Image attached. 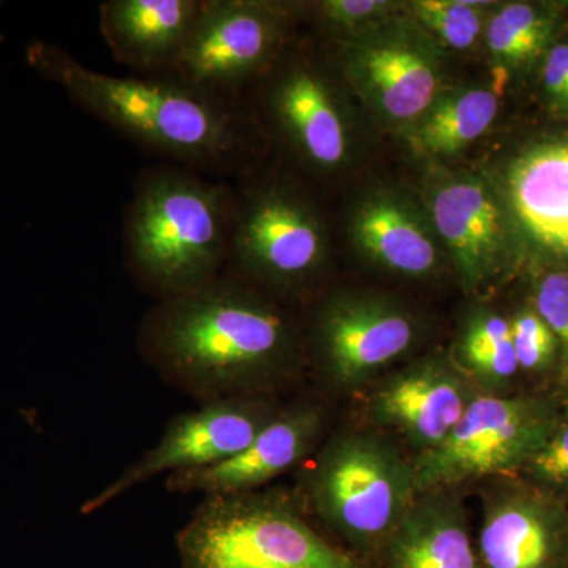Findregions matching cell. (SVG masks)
I'll use <instances>...</instances> for the list:
<instances>
[{"label":"cell","instance_id":"obj_1","mask_svg":"<svg viewBox=\"0 0 568 568\" xmlns=\"http://www.w3.org/2000/svg\"><path fill=\"white\" fill-rule=\"evenodd\" d=\"M142 361L197 405L275 395L306 372L297 308L227 274L156 302L136 332Z\"/></svg>","mask_w":568,"mask_h":568},{"label":"cell","instance_id":"obj_2","mask_svg":"<svg viewBox=\"0 0 568 568\" xmlns=\"http://www.w3.org/2000/svg\"><path fill=\"white\" fill-rule=\"evenodd\" d=\"M26 59L78 108L164 163L219 179L245 171L254 129L239 100L173 78L102 73L43 41L29 44Z\"/></svg>","mask_w":568,"mask_h":568},{"label":"cell","instance_id":"obj_3","mask_svg":"<svg viewBox=\"0 0 568 568\" xmlns=\"http://www.w3.org/2000/svg\"><path fill=\"white\" fill-rule=\"evenodd\" d=\"M234 205L224 179L164 162L142 171L123 220L125 265L138 286L160 302L219 278Z\"/></svg>","mask_w":568,"mask_h":568},{"label":"cell","instance_id":"obj_4","mask_svg":"<svg viewBox=\"0 0 568 568\" xmlns=\"http://www.w3.org/2000/svg\"><path fill=\"white\" fill-rule=\"evenodd\" d=\"M297 491L310 514L375 568L418 495L416 467L379 433L342 429L305 463Z\"/></svg>","mask_w":568,"mask_h":568},{"label":"cell","instance_id":"obj_5","mask_svg":"<svg viewBox=\"0 0 568 568\" xmlns=\"http://www.w3.org/2000/svg\"><path fill=\"white\" fill-rule=\"evenodd\" d=\"M175 545L182 568H372L313 525L297 489L204 496Z\"/></svg>","mask_w":568,"mask_h":568},{"label":"cell","instance_id":"obj_6","mask_svg":"<svg viewBox=\"0 0 568 568\" xmlns=\"http://www.w3.org/2000/svg\"><path fill=\"white\" fill-rule=\"evenodd\" d=\"M234 193L223 274L294 308L312 304L331 263L327 222L313 194L287 175H250Z\"/></svg>","mask_w":568,"mask_h":568},{"label":"cell","instance_id":"obj_7","mask_svg":"<svg viewBox=\"0 0 568 568\" xmlns=\"http://www.w3.org/2000/svg\"><path fill=\"white\" fill-rule=\"evenodd\" d=\"M302 324L306 369L336 394L376 383L422 338V325L405 304L373 291L317 295Z\"/></svg>","mask_w":568,"mask_h":568},{"label":"cell","instance_id":"obj_8","mask_svg":"<svg viewBox=\"0 0 568 568\" xmlns=\"http://www.w3.org/2000/svg\"><path fill=\"white\" fill-rule=\"evenodd\" d=\"M558 425L547 399L478 394L444 443L413 458L417 491L457 489L525 469Z\"/></svg>","mask_w":568,"mask_h":568},{"label":"cell","instance_id":"obj_9","mask_svg":"<svg viewBox=\"0 0 568 568\" xmlns=\"http://www.w3.org/2000/svg\"><path fill=\"white\" fill-rule=\"evenodd\" d=\"M293 44L260 81L261 122L304 173L332 178L353 155L349 114L328 67Z\"/></svg>","mask_w":568,"mask_h":568},{"label":"cell","instance_id":"obj_10","mask_svg":"<svg viewBox=\"0 0 568 568\" xmlns=\"http://www.w3.org/2000/svg\"><path fill=\"white\" fill-rule=\"evenodd\" d=\"M301 7L252 0H205L200 21L168 77L201 91L239 100L293 44Z\"/></svg>","mask_w":568,"mask_h":568},{"label":"cell","instance_id":"obj_11","mask_svg":"<svg viewBox=\"0 0 568 568\" xmlns=\"http://www.w3.org/2000/svg\"><path fill=\"white\" fill-rule=\"evenodd\" d=\"M439 58L418 26L388 20L346 36L338 65L379 121L407 132L446 91Z\"/></svg>","mask_w":568,"mask_h":568},{"label":"cell","instance_id":"obj_12","mask_svg":"<svg viewBox=\"0 0 568 568\" xmlns=\"http://www.w3.org/2000/svg\"><path fill=\"white\" fill-rule=\"evenodd\" d=\"M282 406L280 396L275 395L234 396L201 403L196 409L178 414L168 422L151 450L122 470L102 491L84 500L81 514L89 517L162 474L201 469L235 457L253 443Z\"/></svg>","mask_w":568,"mask_h":568},{"label":"cell","instance_id":"obj_13","mask_svg":"<svg viewBox=\"0 0 568 568\" xmlns=\"http://www.w3.org/2000/svg\"><path fill=\"white\" fill-rule=\"evenodd\" d=\"M424 205L466 291L484 290L499 278L510 257V216L484 178L439 175L426 190Z\"/></svg>","mask_w":568,"mask_h":568},{"label":"cell","instance_id":"obj_14","mask_svg":"<svg viewBox=\"0 0 568 568\" xmlns=\"http://www.w3.org/2000/svg\"><path fill=\"white\" fill-rule=\"evenodd\" d=\"M478 394L450 355H426L376 381L365 413L420 455L444 443Z\"/></svg>","mask_w":568,"mask_h":568},{"label":"cell","instance_id":"obj_15","mask_svg":"<svg viewBox=\"0 0 568 568\" xmlns=\"http://www.w3.org/2000/svg\"><path fill=\"white\" fill-rule=\"evenodd\" d=\"M328 414L313 396H298L257 433L241 454L219 465L183 470L166 477L175 495H239L256 491L274 478L302 467L327 437Z\"/></svg>","mask_w":568,"mask_h":568},{"label":"cell","instance_id":"obj_16","mask_svg":"<svg viewBox=\"0 0 568 568\" xmlns=\"http://www.w3.org/2000/svg\"><path fill=\"white\" fill-rule=\"evenodd\" d=\"M481 568H568V508L556 493L500 480L484 497Z\"/></svg>","mask_w":568,"mask_h":568},{"label":"cell","instance_id":"obj_17","mask_svg":"<svg viewBox=\"0 0 568 568\" xmlns=\"http://www.w3.org/2000/svg\"><path fill=\"white\" fill-rule=\"evenodd\" d=\"M347 234L362 257L402 278H432L447 260L424 203L394 189L366 193L347 215Z\"/></svg>","mask_w":568,"mask_h":568},{"label":"cell","instance_id":"obj_18","mask_svg":"<svg viewBox=\"0 0 568 568\" xmlns=\"http://www.w3.org/2000/svg\"><path fill=\"white\" fill-rule=\"evenodd\" d=\"M205 0H108L100 32L115 61L138 77L164 78L200 21Z\"/></svg>","mask_w":568,"mask_h":568},{"label":"cell","instance_id":"obj_19","mask_svg":"<svg viewBox=\"0 0 568 568\" xmlns=\"http://www.w3.org/2000/svg\"><path fill=\"white\" fill-rule=\"evenodd\" d=\"M506 205L530 245L568 263V138L519 153L508 166Z\"/></svg>","mask_w":568,"mask_h":568},{"label":"cell","instance_id":"obj_20","mask_svg":"<svg viewBox=\"0 0 568 568\" xmlns=\"http://www.w3.org/2000/svg\"><path fill=\"white\" fill-rule=\"evenodd\" d=\"M375 568H481L457 489L418 493Z\"/></svg>","mask_w":568,"mask_h":568},{"label":"cell","instance_id":"obj_21","mask_svg":"<svg viewBox=\"0 0 568 568\" xmlns=\"http://www.w3.org/2000/svg\"><path fill=\"white\" fill-rule=\"evenodd\" d=\"M499 97L491 89L444 91L409 130L414 151L426 156H448L480 140L496 121Z\"/></svg>","mask_w":568,"mask_h":568},{"label":"cell","instance_id":"obj_22","mask_svg":"<svg viewBox=\"0 0 568 568\" xmlns=\"http://www.w3.org/2000/svg\"><path fill=\"white\" fill-rule=\"evenodd\" d=\"M450 357L480 394L506 395L519 369L510 323L484 306L474 308L463 321Z\"/></svg>","mask_w":568,"mask_h":568},{"label":"cell","instance_id":"obj_23","mask_svg":"<svg viewBox=\"0 0 568 568\" xmlns=\"http://www.w3.org/2000/svg\"><path fill=\"white\" fill-rule=\"evenodd\" d=\"M551 22L529 3H506L489 14L485 40L496 61L519 67L536 59L547 44Z\"/></svg>","mask_w":568,"mask_h":568},{"label":"cell","instance_id":"obj_24","mask_svg":"<svg viewBox=\"0 0 568 568\" xmlns=\"http://www.w3.org/2000/svg\"><path fill=\"white\" fill-rule=\"evenodd\" d=\"M488 6L467 0H418L409 3L410 17L436 44L469 51L485 36Z\"/></svg>","mask_w":568,"mask_h":568},{"label":"cell","instance_id":"obj_25","mask_svg":"<svg viewBox=\"0 0 568 568\" xmlns=\"http://www.w3.org/2000/svg\"><path fill=\"white\" fill-rule=\"evenodd\" d=\"M508 323L519 369L544 372L559 361L558 339L534 305L519 310Z\"/></svg>","mask_w":568,"mask_h":568},{"label":"cell","instance_id":"obj_26","mask_svg":"<svg viewBox=\"0 0 568 568\" xmlns=\"http://www.w3.org/2000/svg\"><path fill=\"white\" fill-rule=\"evenodd\" d=\"M396 9V3L384 0H324L302 7L327 31L346 32L347 36L392 20V11Z\"/></svg>","mask_w":568,"mask_h":568},{"label":"cell","instance_id":"obj_27","mask_svg":"<svg viewBox=\"0 0 568 568\" xmlns=\"http://www.w3.org/2000/svg\"><path fill=\"white\" fill-rule=\"evenodd\" d=\"M534 308L558 339L560 375L568 384V272L552 271L541 276Z\"/></svg>","mask_w":568,"mask_h":568},{"label":"cell","instance_id":"obj_28","mask_svg":"<svg viewBox=\"0 0 568 568\" xmlns=\"http://www.w3.org/2000/svg\"><path fill=\"white\" fill-rule=\"evenodd\" d=\"M525 469L538 487L549 491L551 488H568V424L556 426Z\"/></svg>","mask_w":568,"mask_h":568},{"label":"cell","instance_id":"obj_29","mask_svg":"<svg viewBox=\"0 0 568 568\" xmlns=\"http://www.w3.org/2000/svg\"><path fill=\"white\" fill-rule=\"evenodd\" d=\"M544 89L552 108L568 111V43L558 44L548 52L544 65Z\"/></svg>","mask_w":568,"mask_h":568},{"label":"cell","instance_id":"obj_30","mask_svg":"<svg viewBox=\"0 0 568 568\" xmlns=\"http://www.w3.org/2000/svg\"><path fill=\"white\" fill-rule=\"evenodd\" d=\"M2 40H3V36H0V41H2Z\"/></svg>","mask_w":568,"mask_h":568}]
</instances>
